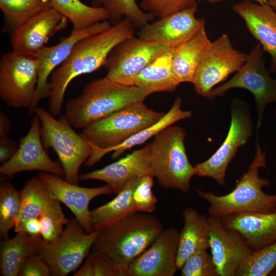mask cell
I'll use <instances>...</instances> for the list:
<instances>
[{
	"mask_svg": "<svg viewBox=\"0 0 276 276\" xmlns=\"http://www.w3.org/2000/svg\"><path fill=\"white\" fill-rule=\"evenodd\" d=\"M135 26L123 18L105 31L85 37L74 47L65 61L50 76V112L54 117L61 111L66 89L76 77L94 72L104 66L112 50L123 40L134 36Z\"/></svg>",
	"mask_w": 276,
	"mask_h": 276,
	"instance_id": "cell-1",
	"label": "cell"
},
{
	"mask_svg": "<svg viewBox=\"0 0 276 276\" xmlns=\"http://www.w3.org/2000/svg\"><path fill=\"white\" fill-rule=\"evenodd\" d=\"M98 230L93 250L103 256L120 276H126L130 263L151 245L164 229L155 216L136 212Z\"/></svg>",
	"mask_w": 276,
	"mask_h": 276,
	"instance_id": "cell-2",
	"label": "cell"
},
{
	"mask_svg": "<svg viewBox=\"0 0 276 276\" xmlns=\"http://www.w3.org/2000/svg\"><path fill=\"white\" fill-rule=\"evenodd\" d=\"M256 151L247 170L237 181L234 189L229 193L219 196L213 192L196 189L197 196L208 202L210 216L221 218L241 212L269 213L276 211V194H266L264 187L270 186V181L259 177L261 168H267L266 150L260 147L257 130Z\"/></svg>",
	"mask_w": 276,
	"mask_h": 276,
	"instance_id": "cell-3",
	"label": "cell"
},
{
	"mask_svg": "<svg viewBox=\"0 0 276 276\" xmlns=\"http://www.w3.org/2000/svg\"><path fill=\"white\" fill-rule=\"evenodd\" d=\"M149 95L135 85L126 86L106 77L87 84L81 94L66 104L65 114L73 127L84 128Z\"/></svg>",
	"mask_w": 276,
	"mask_h": 276,
	"instance_id": "cell-4",
	"label": "cell"
},
{
	"mask_svg": "<svg viewBox=\"0 0 276 276\" xmlns=\"http://www.w3.org/2000/svg\"><path fill=\"white\" fill-rule=\"evenodd\" d=\"M186 135L183 128L171 125L156 134L148 144L151 174L165 189L183 193L190 190L195 171L186 153Z\"/></svg>",
	"mask_w": 276,
	"mask_h": 276,
	"instance_id": "cell-5",
	"label": "cell"
},
{
	"mask_svg": "<svg viewBox=\"0 0 276 276\" xmlns=\"http://www.w3.org/2000/svg\"><path fill=\"white\" fill-rule=\"evenodd\" d=\"M34 112L40 122V133L45 150L52 148L57 154L64 172L65 179L78 185L79 171L91 155L92 148L82 134L77 133L64 115L59 119L42 108Z\"/></svg>",
	"mask_w": 276,
	"mask_h": 276,
	"instance_id": "cell-6",
	"label": "cell"
},
{
	"mask_svg": "<svg viewBox=\"0 0 276 276\" xmlns=\"http://www.w3.org/2000/svg\"><path fill=\"white\" fill-rule=\"evenodd\" d=\"M164 114L148 108L144 101H140L91 123L81 134L90 145L107 149L152 125Z\"/></svg>",
	"mask_w": 276,
	"mask_h": 276,
	"instance_id": "cell-7",
	"label": "cell"
},
{
	"mask_svg": "<svg viewBox=\"0 0 276 276\" xmlns=\"http://www.w3.org/2000/svg\"><path fill=\"white\" fill-rule=\"evenodd\" d=\"M98 229L87 233L78 221L70 219L59 238L53 242L40 240L36 255L49 265L53 276H66L76 270L87 256Z\"/></svg>",
	"mask_w": 276,
	"mask_h": 276,
	"instance_id": "cell-8",
	"label": "cell"
},
{
	"mask_svg": "<svg viewBox=\"0 0 276 276\" xmlns=\"http://www.w3.org/2000/svg\"><path fill=\"white\" fill-rule=\"evenodd\" d=\"M260 43L252 47L243 66L229 80L214 87L206 96L210 100L224 96L229 90L243 88L254 96L258 113L257 130L262 125L263 116L269 104L276 102V79L270 76Z\"/></svg>",
	"mask_w": 276,
	"mask_h": 276,
	"instance_id": "cell-9",
	"label": "cell"
},
{
	"mask_svg": "<svg viewBox=\"0 0 276 276\" xmlns=\"http://www.w3.org/2000/svg\"><path fill=\"white\" fill-rule=\"evenodd\" d=\"M231 112L230 127L223 142L209 158L194 166L195 175L211 177L220 186L225 184L228 166L238 149L251 136L254 128L249 106L245 101L234 99Z\"/></svg>",
	"mask_w": 276,
	"mask_h": 276,
	"instance_id": "cell-10",
	"label": "cell"
},
{
	"mask_svg": "<svg viewBox=\"0 0 276 276\" xmlns=\"http://www.w3.org/2000/svg\"><path fill=\"white\" fill-rule=\"evenodd\" d=\"M37 58L12 51L0 60V98L10 107H31L39 76Z\"/></svg>",
	"mask_w": 276,
	"mask_h": 276,
	"instance_id": "cell-11",
	"label": "cell"
},
{
	"mask_svg": "<svg viewBox=\"0 0 276 276\" xmlns=\"http://www.w3.org/2000/svg\"><path fill=\"white\" fill-rule=\"evenodd\" d=\"M247 57L248 54L235 49L226 34L211 41L203 53L192 83L196 93L206 98L216 85L239 71Z\"/></svg>",
	"mask_w": 276,
	"mask_h": 276,
	"instance_id": "cell-12",
	"label": "cell"
},
{
	"mask_svg": "<svg viewBox=\"0 0 276 276\" xmlns=\"http://www.w3.org/2000/svg\"><path fill=\"white\" fill-rule=\"evenodd\" d=\"M170 48L139 37L127 38L117 45L109 54L104 64L107 70L105 77L122 85H134L140 72Z\"/></svg>",
	"mask_w": 276,
	"mask_h": 276,
	"instance_id": "cell-13",
	"label": "cell"
},
{
	"mask_svg": "<svg viewBox=\"0 0 276 276\" xmlns=\"http://www.w3.org/2000/svg\"><path fill=\"white\" fill-rule=\"evenodd\" d=\"M208 219L210 248L219 276H235L254 251L239 232L225 227L220 218L210 216Z\"/></svg>",
	"mask_w": 276,
	"mask_h": 276,
	"instance_id": "cell-14",
	"label": "cell"
},
{
	"mask_svg": "<svg viewBox=\"0 0 276 276\" xmlns=\"http://www.w3.org/2000/svg\"><path fill=\"white\" fill-rule=\"evenodd\" d=\"M34 171L64 175L62 165L52 160L46 152L41 137L40 122L36 115L28 133L20 138L15 154L0 167V173L8 178L20 172Z\"/></svg>",
	"mask_w": 276,
	"mask_h": 276,
	"instance_id": "cell-15",
	"label": "cell"
},
{
	"mask_svg": "<svg viewBox=\"0 0 276 276\" xmlns=\"http://www.w3.org/2000/svg\"><path fill=\"white\" fill-rule=\"evenodd\" d=\"M38 177L52 198L65 204L85 231L91 233L94 231L89 205L92 199L98 196L113 193L108 185L96 188H85L71 183L59 175L50 173L41 172Z\"/></svg>",
	"mask_w": 276,
	"mask_h": 276,
	"instance_id": "cell-16",
	"label": "cell"
},
{
	"mask_svg": "<svg viewBox=\"0 0 276 276\" xmlns=\"http://www.w3.org/2000/svg\"><path fill=\"white\" fill-rule=\"evenodd\" d=\"M178 231L164 229L151 245L129 265L126 276H173L178 270Z\"/></svg>",
	"mask_w": 276,
	"mask_h": 276,
	"instance_id": "cell-17",
	"label": "cell"
},
{
	"mask_svg": "<svg viewBox=\"0 0 276 276\" xmlns=\"http://www.w3.org/2000/svg\"><path fill=\"white\" fill-rule=\"evenodd\" d=\"M107 20L97 22L80 30L73 29L71 34L57 44L45 47L38 54L39 62L38 83L29 114L34 112L39 101L49 97L50 88L48 79L52 72L61 64L69 56L75 45L81 39L102 32L111 27Z\"/></svg>",
	"mask_w": 276,
	"mask_h": 276,
	"instance_id": "cell-18",
	"label": "cell"
},
{
	"mask_svg": "<svg viewBox=\"0 0 276 276\" xmlns=\"http://www.w3.org/2000/svg\"><path fill=\"white\" fill-rule=\"evenodd\" d=\"M67 20L53 8L40 12L12 29L10 35L12 50L36 58L49 38L66 26Z\"/></svg>",
	"mask_w": 276,
	"mask_h": 276,
	"instance_id": "cell-19",
	"label": "cell"
},
{
	"mask_svg": "<svg viewBox=\"0 0 276 276\" xmlns=\"http://www.w3.org/2000/svg\"><path fill=\"white\" fill-rule=\"evenodd\" d=\"M197 10L196 7L177 12L149 22L140 28L138 37L177 47L205 26L203 18L195 16Z\"/></svg>",
	"mask_w": 276,
	"mask_h": 276,
	"instance_id": "cell-20",
	"label": "cell"
},
{
	"mask_svg": "<svg viewBox=\"0 0 276 276\" xmlns=\"http://www.w3.org/2000/svg\"><path fill=\"white\" fill-rule=\"evenodd\" d=\"M233 10L244 21L252 36L259 41L264 52L271 56L270 74L276 73V11L268 5L250 0L235 4Z\"/></svg>",
	"mask_w": 276,
	"mask_h": 276,
	"instance_id": "cell-21",
	"label": "cell"
},
{
	"mask_svg": "<svg viewBox=\"0 0 276 276\" xmlns=\"http://www.w3.org/2000/svg\"><path fill=\"white\" fill-rule=\"evenodd\" d=\"M151 174L149 146L136 150L125 157L105 167L79 175V180H99L105 182L113 194H118L132 178Z\"/></svg>",
	"mask_w": 276,
	"mask_h": 276,
	"instance_id": "cell-22",
	"label": "cell"
},
{
	"mask_svg": "<svg viewBox=\"0 0 276 276\" xmlns=\"http://www.w3.org/2000/svg\"><path fill=\"white\" fill-rule=\"evenodd\" d=\"M220 219L225 227L239 232L254 251L276 241V211L237 213Z\"/></svg>",
	"mask_w": 276,
	"mask_h": 276,
	"instance_id": "cell-23",
	"label": "cell"
},
{
	"mask_svg": "<svg viewBox=\"0 0 276 276\" xmlns=\"http://www.w3.org/2000/svg\"><path fill=\"white\" fill-rule=\"evenodd\" d=\"M182 99L178 97L175 100L169 110L156 123L140 131L120 144L107 149H101L91 145L92 152L85 163V166L90 168L98 163L105 154L113 152L111 158H118L127 150L141 145L154 136L164 128L181 120L190 118L191 111L181 109Z\"/></svg>",
	"mask_w": 276,
	"mask_h": 276,
	"instance_id": "cell-24",
	"label": "cell"
},
{
	"mask_svg": "<svg viewBox=\"0 0 276 276\" xmlns=\"http://www.w3.org/2000/svg\"><path fill=\"white\" fill-rule=\"evenodd\" d=\"M182 216L184 224L179 234L176 262L178 270L192 255L210 248L208 217L192 208L186 209Z\"/></svg>",
	"mask_w": 276,
	"mask_h": 276,
	"instance_id": "cell-25",
	"label": "cell"
},
{
	"mask_svg": "<svg viewBox=\"0 0 276 276\" xmlns=\"http://www.w3.org/2000/svg\"><path fill=\"white\" fill-rule=\"evenodd\" d=\"M176 48L170 47L149 63L137 76L134 85L149 95L156 92L174 91L179 85L172 68Z\"/></svg>",
	"mask_w": 276,
	"mask_h": 276,
	"instance_id": "cell-26",
	"label": "cell"
},
{
	"mask_svg": "<svg viewBox=\"0 0 276 276\" xmlns=\"http://www.w3.org/2000/svg\"><path fill=\"white\" fill-rule=\"evenodd\" d=\"M211 41L203 26L190 39L176 48L172 68L175 78L179 84L192 83L203 53Z\"/></svg>",
	"mask_w": 276,
	"mask_h": 276,
	"instance_id": "cell-27",
	"label": "cell"
},
{
	"mask_svg": "<svg viewBox=\"0 0 276 276\" xmlns=\"http://www.w3.org/2000/svg\"><path fill=\"white\" fill-rule=\"evenodd\" d=\"M41 236L18 233L11 239L3 240L0 246L1 276H19L20 270L31 256L35 255Z\"/></svg>",
	"mask_w": 276,
	"mask_h": 276,
	"instance_id": "cell-28",
	"label": "cell"
},
{
	"mask_svg": "<svg viewBox=\"0 0 276 276\" xmlns=\"http://www.w3.org/2000/svg\"><path fill=\"white\" fill-rule=\"evenodd\" d=\"M140 177L136 176L131 179L113 199L90 211L94 230L111 225L135 213L132 203V194Z\"/></svg>",
	"mask_w": 276,
	"mask_h": 276,
	"instance_id": "cell-29",
	"label": "cell"
},
{
	"mask_svg": "<svg viewBox=\"0 0 276 276\" xmlns=\"http://www.w3.org/2000/svg\"><path fill=\"white\" fill-rule=\"evenodd\" d=\"M19 195L20 210L15 223L34 217H39L60 202L52 198L45 185L38 176L33 177L28 180L19 191Z\"/></svg>",
	"mask_w": 276,
	"mask_h": 276,
	"instance_id": "cell-30",
	"label": "cell"
},
{
	"mask_svg": "<svg viewBox=\"0 0 276 276\" xmlns=\"http://www.w3.org/2000/svg\"><path fill=\"white\" fill-rule=\"evenodd\" d=\"M51 2L52 8L69 20L74 29L80 30L108 19V13L104 8L86 5L80 0H51Z\"/></svg>",
	"mask_w": 276,
	"mask_h": 276,
	"instance_id": "cell-31",
	"label": "cell"
},
{
	"mask_svg": "<svg viewBox=\"0 0 276 276\" xmlns=\"http://www.w3.org/2000/svg\"><path fill=\"white\" fill-rule=\"evenodd\" d=\"M91 5L104 8L108 20L113 25L125 18L140 29L155 18L151 13L143 11L135 0H91Z\"/></svg>",
	"mask_w": 276,
	"mask_h": 276,
	"instance_id": "cell-32",
	"label": "cell"
},
{
	"mask_svg": "<svg viewBox=\"0 0 276 276\" xmlns=\"http://www.w3.org/2000/svg\"><path fill=\"white\" fill-rule=\"evenodd\" d=\"M52 8L51 0H0L6 22L16 29L44 10Z\"/></svg>",
	"mask_w": 276,
	"mask_h": 276,
	"instance_id": "cell-33",
	"label": "cell"
},
{
	"mask_svg": "<svg viewBox=\"0 0 276 276\" xmlns=\"http://www.w3.org/2000/svg\"><path fill=\"white\" fill-rule=\"evenodd\" d=\"M20 210L19 191L10 182L2 181L0 185V236L9 239V231L14 228Z\"/></svg>",
	"mask_w": 276,
	"mask_h": 276,
	"instance_id": "cell-34",
	"label": "cell"
},
{
	"mask_svg": "<svg viewBox=\"0 0 276 276\" xmlns=\"http://www.w3.org/2000/svg\"><path fill=\"white\" fill-rule=\"evenodd\" d=\"M276 268V241L257 251L237 270L236 276H266Z\"/></svg>",
	"mask_w": 276,
	"mask_h": 276,
	"instance_id": "cell-35",
	"label": "cell"
},
{
	"mask_svg": "<svg viewBox=\"0 0 276 276\" xmlns=\"http://www.w3.org/2000/svg\"><path fill=\"white\" fill-rule=\"evenodd\" d=\"M42 239L48 242L55 241L63 231V226L68 222L65 217L60 202L39 217Z\"/></svg>",
	"mask_w": 276,
	"mask_h": 276,
	"instance_id": "cell-36",
	"label": "cell"
},
{
	"mask_svg": "<svg viewBox=\"0 0 276 276\" xmlns=\"http://www.w3.org/2000/svg\"><path fill=\"white\" fill-rule=\"evenodd\" d=\"M153 176L148 174L140 177L132 194L135 213H151L155 210L157 200L152 191Z\"/></svg>",
	"mask_w": 276,
	"mask_h": 276,
	"instance_id": "cell-37",
	"label": "cell"
},
{
	"mask_svg": "<svg viewBox=\"0 0 276 276\" xmlns=\"http://www.w3.org/2000/svg\"><path fill=\"white\" fill-rule=\"evenodd\" d=\"M180 270L181 276H219L212 255L206 250L192 255Z\"/></svg>",
	"mask_w": 276,
	"mask_h": 276,
	"instance_id": "cell-38",
	"label": "cell"
},
{
	"mask_svg": "<svg viewBox=\"0 0 276 276\" xmlns=\"http://www.w3.org/2000/svg\"><path fill=\"white\" fill-rule=\"evenodd\" d=\"M140 7L159 19L197 7V0H141Z\"/></svg>",
	"mask_w": 276,
	"mask_h": 276,
	"instance_id": "cell-39",
	"label": "cell"
},
{
	"mask_svg": "<svg viewBox=\"0 0 276 276\" xmlns=\"http://www.w3.org/2000/svg\"><path fill=\"white\" fill-rule=\"evenodd\" d=\"M73 276H120L110 263L101 254L93 250L84 265Z\"/></svg>",
	"mask_w": 276,
	"mask_h": 276,
	"instance_id": "cell-40",
	"label": "cell"
},
{
	"mask_svg": "<svg viewBox=\"0 0 276 276\" xmlns=\"http://www.w3.org/2000/svg\"><path fill=\"white\" fill-rule=\"evenodd\" d=\"M50 268L47 262L40 256L33 255L24 263L19 276H50Z\"/></svg>",
	"mask_w": 276,
	"mask_h": 276,
	"instance_id": "cell-41",
	"label": "cell"
},
{
	"mask_svg": "<svg viewBox=\"0 0 276 276\" xmlns=\"http://www.w3.org/2000/svg\"><path fill=\"white\" fill-rule=\"evenodd\" d=\"M14 228L16 233H24L33 236H41V227L39 217H34L18 221L15 223Z\"/></svg>",
	"mask_w": 276,
	"mask_h": 276,
	"instance_id": "cell-42",
	"label": "cell"
},
{
	"mask_svg": "<svg viewBox=\"0 0 276 276\" xmlns=\"http://www.w3.org/2000/svg\"><path fill=\"white\" fill-rule=\"evenodd\" d=\"M18 148L17 143L6 137L0 139V162L2 164L8 162L15 154Z\"/></svg>",
	"mask_w": 276,
	"mask_h": 276,
	"instance_id": "cell-43",
	"label": "cell"
},
{
	"mask_svg": "<svg viewBox=\"0 0 276 276\" xmlns=\"http://www.w3.org/2000/svg\"><path fill=\"white\" fill-rule=\"evenodd\" d=\"M11 127V122L3 112H0V139L8 137Z\"/></svg>",
	"mask_w": 276,
	"mask_h": 276,
	"instance_id": "cell-44",
	"label": "cell"
},
{
	"mask_svg": "<svg viewBox=\"0 0 276 276\" xmlns=\"http://www.w3.org/2000/svg\"><path fill=\"white\" fill-rule=\"evenodd\" d=\"M206 2L207 3L210 4H214L218 2H221L223 1H228V0H203ZM251 1H254L257 3L261 4V5H268L267 0H250Z\"/></svg>",
	"mask_w": 276,
	"mask_h": 276,
	"instance_id": "cell-45",
	"label": "cell"
},
{
	"mask_svg": "<svg viewBox=\"0 0 276 276\" xmlns=\"http://www.w3.org/2000/svg\"><path fill=\"white\" fill-rule=\"evenodd\" d=\"M268 4L276 11V0H267Z\"/></svg>",
	"mask_w": 276,
	"mask_h": 276,
	"instance_id": "cell-46",
	"label": "cell"
},
{
	"mask_svg": "<svg viewBox=\"0 0 276 276\" xmlns=\"http://www.w3.org/2000/svg\"><path fill=\"white\" fill-rule=\"evenodd\" d=\"M274 115H275V117H276V108H275V112H274Z\"/></svg>",
	"mask_w": 276,
	"mask_h": 276,
	"instance_id": "cell-47",
	"label": "cell"
}]
</instances>
